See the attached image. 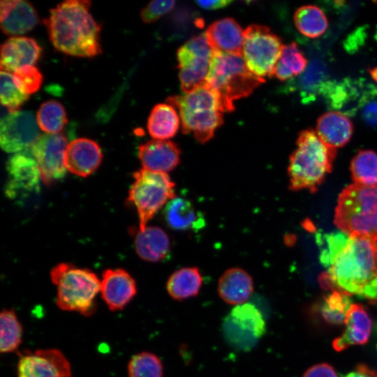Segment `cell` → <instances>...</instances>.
<instances>
[{
  "mask_svg": "<svg viewBox=\"0 0 377 377\" xmlns=\"http://www.w3.org/2000/svg\"><path fill=\"white\" fill-rule=\"evenodd\" d=\"M320 260L327 268L319 281L325 289L361 295L377 275V239L342 232L323 235Z\"/></svg>",
  "mask_w": 377,
  "mask_h": 377,
  "instance_id": "1",
  "label": "cell"
},
{
  "mask_svg": "<svg viewBox=\"0 0 377 377\" xmlns=\"http://www.w3.org/2000/svg\"><path fill=\"white\" fill-rule=\"evenodd\" d=\"M91 1L68 0L50 10L44 20L50 40L59 51L77 57L102 53L101 25L89 13Z\"/></svg>",
  "mask_w": 377,
  "mask_h": 377,
  "instance_id": "2",
  "label": "cell"
},
{
  "mask_svg": "<svg viewBox=\"0 0 377 377\" xmlns=\"http://www.w3.org/2000/svg\"><path fill=\"white\" fill-rule=\"evenodd\" d=\"M336 152V149L324 143L315 131L300 132L288 168L290 188L316 191L331 172Z\"/></svg>",
  "mask_w": 377,
  "mask_h": 377,
  "instance_id": "3",
  "label": "cell"
},
{
  "mask_svg": "<svg viewBox=\"0 0 377 377\" xmlns=\"http://www.w3.org/2000/svg\"><path fill=\"white\" fill-rule=\"evenodd\" d=\"M206 80L217 96L222 112L233 111L235 100L249 96L265 82L249 70L242 55L214 51Z\"/></svg>",
  "mask_w": 377,
  "mask_h": 377,
  "instance_id": "4",
  "label": "cell"
},
{
  "mask_svg": "<svg viewBox=\"0 0 377 377\" xmlns=\"http://www.w3.org/2000/svg\"><path fill=\"white\" fill-rule=\"evenodd\" d=\"M334 224L348 235L377 239V185L346 186L338 198Z\"/></svg>",
  "mask_w": 377,
  "mask_h": 377,
  "instance_id": "5",
  "label": "cell"
},
{
  "mask_svg": "<svg viewBox=\"0 0 377 377\" xmlns=\"http://www.w3.org/2000/svg\"><path fill=\"white\" fill-rule=\"evenodd\" d=\"M167 102L179 110L182 133H193L202 144L211 140L223 123L218 97L207 85L182 96H170Z\"/></svg>",
  "mask_w": 377,
  "mask_h": 377,
  "instance_id": "6",
  "label": "cell"
},
{
  "mask_svg": "<svg viewBox=\"0 0 377 377\" xmlns=\"http://www.w3.org/2000/svg\"><path fill=\"white\" fill-rule=\"evenodd\" d=\"M50 278L57 288L56 304L60 309L84 316L95 311V299L101 288V281L95 273L72 264L60 263L51 270Z\"/></svg>",
  "mask_w": 377,
  "mask_h": 377,
  "instance_id": "7",
  "label": "cell"
},
{
  "mask_svg": "<svg viewBox=\"0 0 377 377\" xmlns=\"http://www.w3.org/2000/svg\"><path fill=\"white\" fill-rule=\"evenodd\" d=\"M135 179L128 193V202L138 212L140 230L170 200L175 198V183L167 173L142 168L133 174Z\"/></svg>",
  "mask_w": 377,
  "mask_h": 377,
  "instance_id": "8",
  "label": "cell"
},
{
  "mask_svg": "<svg viewBox=\"0 0 377 377\" xmlns=\"http://www.w3.org/2000/svg\"><path fill=\"white\" fill-rule=\"evenodd\" d=\"M242 57L249 70L263 77H272L283 45L269 28L251 24L244 31Z\"/></svg>",
  "mask_w": 377,
  "mask_h": 377,
  "instance_id": "9",
  "label": "cell"
},
{
  "mask_svg": "<svg viewBox=\"0 0 377 377\" xmlns=\"http://www.w3.org/2000/svg\"><path fill=\"white\" fill-rule=\"evenodd\" d=\"M266 322L260 310L246 302L235 306L226 316L222 331L226 341L235 349L251 350L266 332Z\"/></svg>",
  "mask_w": 377,
  "mask_h": 377,
  "instance_id": "10",
  "label": "cell"
},
{
  "mask_svg": "<svg viewBox=\"0 0 377 377\" xmlns=\"http://www.w3.org/2000/svg\"><path fill=\"white\" fill-rule=\"evenodd\" d=\"M212 54L205 34L192 37L178 49L179 77L185 94L206 85Z\"/></svg>",
  "mask_w": 377,
  "mask_h": 377,
  "instance_id": "11",
  "label": "cell"
},
{
  "mask_svg": "<svg viewBox=\"0 0 377 377\" xmlns=\"http://www.w3.org/2000/svg\"><path fill=\"white\" fill-rule=\"evenodd\" d=\"M68 145V138L59 133L41 135L31 145V154L45 184H52L65 176L64 154Z\"/></svg>",
  "mask_w": 377,
  "mask_h": 377,
  "instance_id": "12",
  "label": "cell"
},
{
  "mask_svg": "<svg viewBox=\"0 0 377 377\" xmlns=\"http://www.w3.org/2000/svg\"><path fill=\"white\" fill-rule=\"evenodd\" d=\"M36 117L28 110L8 112L1 119L0 145L8 153L26 149L40 136Z\"/></svg>",
  "mask_w": 377,
  "mask_h": 377,
  "instance_id": "13",
  "label": "cell"
},
{
  "mask_svg": "<svg viewBox=\"0 0 377 377\" xmlns=\"http://www.w3.org/2000/svg\"><path fill=\"white\" fill-rule=\"evenodd\" d=\"M18 377H71V364L59 350L38 349L22 354L17 363Z\"/></svg>",
  "mask_w": 377,
  "mask_h": 377,
  "instance_id": "14",
  "label": "cell"
},
{
  "mask_svg": "<svg viewBox=\"0 0 377 377\" xmlns=\"http://www.w3.org/2000/svg\"><path fill=\"white\" fill-rule=\"evenodd\" d=\"M6 169L8 173L6 187L7 195L14 198L20 193L38 189L40 171L31 154L22 151L13 154L7 161Z\"/></svg>",
  "mask_w": 377,
  "mask_h": 377,
  "instance_id": "15",
  "label": "cell"
},
{
  "mask_svg": "<svg viewBox=\"0 0 377 377\" xmlns=\"http://www.w3.org/2000/svg\"><path fill=\"white\" fill-rule=\"evenodd\" d=\"M100 293L103 300L112 311L122 310L135 297L136 283L123 269H108L102 274Z\"/></svg>",
  "mask_w": 377,
  "mask_h": 377,
  "instance_id": "16",
  "label": "cell"
},
{
  "mask_svg": "<svg viewBox=\"0 0 377 377\" xmlns=\"http://www.w3.org/2000/svg\"><path fill=\"white\" fill-rule=\"evenodd\" d=\"M103 154L94 140L80 138L70 142L64 154L66 168L76 175L85 177L91 175L101 163Z\"/></svg>",
  "mask_w": 377,
  "mask_h": 377,
  "instance_id": "17",
  "label": "cell"
},
{
  "mask_svg": "<svg viewBox=\"0 0 377 377\" xmlns=\"http://www.w3.org/2000/svg\"><path fill=\"white\" fill-rule=\"evenodd\" d=\"M38 15L34 6L24 0H1L0 23L6 35L18 36L32 30L38 23Z\"/></svg>",
  "mask_w": 377,
  "mask_h": 377,
  "instance_id": "18",
  "label": "cell"
},
{
  "mask_svg": "<svg viewBox=\"0 0 377 377\" xmlns=\"http://www.w3.org/2000/svg\"><path fill=\"white\" fill-rule=\"evenodd\" d=\"M42 52L40 46L32 38L12 36L1 46V71L15 72L24 66H34Z\"/></svg>",
  "mask_w": 377,
  "mask_h": 377,
  "instance_id": "19",
  "label": "cell"
},
{
  "mask_svg": "<svg viewBox=\"0 0 377 377\" xmlns=\"http://www.w3.org/2000/svg\"><path fill=\"white\" fill-rule=\"evenodd\" d=\"M181 150L170 140H152L140 145L138 156L143 168L165 172L172 170L179 164Z\"/></svg>",
  "mask_w": 377,
  "mask_h": 377,
  "instance_id": "20",
  "label": "cell"
},
{
  "mask_svg": "<svg viewBox=\"0 0 377 377\" xmlns=\"http://www.w3.org/2000/svg\"><path fill=\"white\" fill-rule=\"evenodd\" d=\"M243 34L235 19L225 17L212 23L205 34L213 51L242 56Z\"/></svg>",
  "mask_w": 377,
  "mask_h": 377,
  "instance_id": "21",
  "label": "cell"
},
{
  "mask_svg": "<svg viewBox=\"0 0 377 377\" xmlns=\"http://www.w3.org/2000/svg\"><path fill=\"white\" fill-rule=\"evenodd\" d=\"M346 329L336 338L332 346L336 351H342L350 346L366 343L372 330V319L364 307L353 304L345 321Z\"/></svg>",
  "mask_w": 377,
  "mask_h": 377,
  "instance_id": "22",
  "label": "cell"
},
{
  "mask_svg": "<svg viewBox=\"0 0 377 377\" xmlns=\"http://www.w3.org/2000/svg\"><path fill=\"white\" fill-rule=\"evenodd\" d=\"M254 290L252 277L241 268L226 270L219 278L218 293L227 304L239 305L247 302Z\"/></svg>",
  "mask_w": 377,
  "mask_h": 377,
  "instance_id": "23",
  "label": "cell"
},
{
  "mask_svg": "<svg viewBox=\"0 0 377 377\" xmlns=\"http://www.w3.org/2000/svg\"><path fill=\"white\" fill-rule=\"evenodd\" d=\"M316 133L331 148L344 146L350 139L353 124L346 115L339 112H327L317 121Z\"/></svg>",
  "mask_w": 377,
  "mask_h": 377,
  "instance_id": "24",
  "label": "cell"
},
{
  "mask_svg": "<svg viewBox=\"0 0 377 377\" xmlns=\"http://www.w3.org/2000/svg\"><path fill=\"white\" fill-rule=\"evenodd\" d=\"M134 245L138 255L148 262L161 261L170 251L168 235L156 226H147L143 230H139L135 235Z\"/></svg>",
  "mask_w": 377,
  "mask_h": 377,
  "instance_id": "25",
  "label": "cell"
},
{
  "mask_svg": "<svg viewBox=\"0 0 377 377\" xmlns=\"http://www.w3.org/2000/svg\"><path fill=\"white\" fill-rule=\"evenodd\" d=\"M163 214L168 226L175 230L200 229L205 224L201 212L185 198L175 197L170 200L166 204Z\"/></svg>",
  "mask_w": 377,
  "mask_h": 377,
  "instance_id": "26",
  "label": "cell"
},
{
  "mask_svg": "<svg viewBox=\"0 0 377 377\" xmlns=\"http://www.w3.org/2000/svg\"><path fill=\"white\" fill-rule=\"evenodd\" d=\"M179 126V117L174 107L160 103L151 110L147 121V129L154 140H167L172 138Z\"/></svg>",
  "mask_w": 377,
  "mask_h": 377,
  "instance_id": "27",
  "label": "cell"
},
{
  "mask_svg": "<svg viewBox=\"0 0 377 377\" xmlns=\"http://www.w3.org/2000/svg\"><path fill=\"white\" fill-rule=\"evenodd\" d=\"M202 284V278L197 267H183L172 273L166 287L172 298L183 300L196 296Z\"/></svg>",
  "mask_w": 377,
  "mask_h": 377,
  "instance_id": "28",
  "label": "cell"
},
{
  "mask_svg": "<svg viewBox=\"0 0 377 377\" xmlns=\"http://www.w3.org/2000/svg\"><path fill=\"white\" fill-rule=\"evenodd\" d=\"M350 295L337 290L324 297L316 308L323 320L330 325H339L345 323L352 306Z\"/></svg>",
  "mask_w": 377,
  "mask_h": 377,
  "instance_id": "29",
  "label": "cell"
},
{
  "mask_svg": "<svg viewBox=\"0 0 377 377\" xmlns=\"http://www.w3.org/2000/svg\"><path fill=\"white\" fill-rule=\"evenodd\" d=\"M294 22L301 34L311 38L323 35L328 27L327 19L323 10L313 5L297 8L294 14Z\"/></svg>",
  "mask_w": 377,
  "mask_h": 377,
  "instance_id": "30",
  "label": "cell"
},
{
  "mask_svg": "<svg viewBox=\"0 0 377 377\" xmlns=\"http://www.w3.org/2000/svg\"><path fill=\"white\" fill-rule=\"evenodd\" d=\"M307 60L295 43L283 45L272 77L285 81L302 73Z\"/></svg>",
  "mask_w": 377,
  "mask_h": 377,
  "instance_id": "31",
  "label": "cell"
},
{
  "mask_svg": "<svg viewBox=\"0 0 377 377\" xmlns=\"http://www.w3.org/2000/svg\"><path fill=\"white\" fill-rule=\"evenodd\" d=\"M352 179L355 184L377 185V154L371 150H361L350 163Z\"/></svg>",
  "mask_w": 377,
  "mask_h": 377,
  "instance_id": "32",
  "label": "cell"
},
{
  "mask_svg": "<svg viewBox=\"0 0 377 377\" xmlns=\"http://www.w3.org/2000/svg\"><path fill=\"white\" fill-rule=\"evenodd\" d=\"M0 351L9 353L17 350L22 342V327L13 309H3L0 313Z\"/></svg>",
  "mask_w": 377,
  "mask_h": 377,
  "instance_id": "33",
  "label": "cell"
},
{
  "mask_svg": "<svg viewBox=\"0 0 377 377\" xmlns=\"http://www.w3.org/2000/svg\"><path fill=\"white\" fill-rule=\"evenodd\" d=\"M36 121L43 131L49 134L59 133L67 123L66 113L60 103L47 101L38 108Z\"/></svg>",
  "mask_w": 377,
  "mask_h": 377,
  "instance_id": "34",
  "label": "cell"
},
{
  "mask_svg": "<svg viewBox=\"0 0 377 377\" xmlns=\"http://www.w3.org/2000/svg\"><path fill=\"white\" fill-rule=\"evenodd\" d=\"M128 375V377H163V364L155 354L141 352L129 360Z\"/></svg>",
  "mask_w": 377,
  "mask_h": 377,
  "instance_id": "35",
  "label": "cell"
},
{
  "mask_svg": "<svg viewBox=\"0 0 377 377\" xmlns=\"http://www.w3.org/2000/svg\"><path fill=\"white\" fill-rule=\"evenodd\" d=\"M1 103L9 112L19 110L20 107L29 98L16 86L13 81V75L10 73L1 71Z\"/></svg>",
  "mask_w": 377,
  "mask_h": 377,
  "instance_id": "36",
  "label": "cell"
},
{
  "mask_svg": "<svg viewBox=\"0 0 377 377\" xmlns=\"http://www.w3.org/2000/svg\"><path fill=\"white\" fill-rule=\"evenodd\" d=\"M13 81L23 93L30 95L37 91L43 81V76L34 66H24L13 74Z\"/></svg>",
  "mask_w": 377,
  "mask_h": 377,
  "instance_id": "37",
  "label": "cell"
},
{
  "mask_svg": "<svg viewBox=\"0 0 377 377\" xmlns=\"http://www.w3.org/2000/svg\"><path fill=\"white\" fill-rule=\"evenodd\" d=\"M176 1H152L145 6L140 11V17L145 23H151L170 12L175 6Z\"/></svg>",
  "mask_w": 377,
  "mask_h": 377,
  "instance_id": "38",
  "label": "cell"
},
{
  "mask_svg": "<svg viewBox=\"0 0 377 377\" xmlns=\"http://www.w3.org/2000/svg\"><path fill=\"white\" fill-rule=\"evenodd\" d=\"M361 103L364 121L371 126H377V92L364 95Z\"/></svg>",
  "mask_w": 377,
  "mask_h": 377,
  "instance_id": "39",
  "label": "cell"
},
{
  "mask_svg": "<svg viewBox=\"0 0 377 377\" xmlns=\"http://www.w3.org/2000/svg\"><path fill=\"white\" fill-rule=\"evenodd\" d=\"M302 377H338L334 368L328 364L321 363L312 366Z\"/></svg>",
  "mask_w": 377,
  "mask_h": 377,
  "instance_id": "40",
  "label": "cell"
},
{
  "mask_svg": "<svg viewBox=\"0 0 377 377\" xmlns=\"http://www.w3.org/2000/svg\"><path fill=\"white\" fill-rule=\"evenodd\" d=\"M232 0L196 1L195 3L206 10H216L225 8L232 3Z\"/></svg>",
  "mask_w": 377,
  "mask_h": 377,
  "instance_id": "41",
  "label": "cell"
},
{
  "mask_svg": "<svg viewBox=\"0 0 377 377\" xmlns=\"http://www.w3.org/2000/svg\"><path fill=\"white\" fill-rule=\"evenodd\" d=\"M377 374L365 364H359L356 369L341 377H376Z\"/></svg>",
  "mask_w": 377,
  "mask_h": 377,
  "instance_id": "42",
  "label": "cell"
},
{
  "mask_svg": "<svg viewBox=\"0 0 377 377\" xmlns=\"http://www.w3.org/2000/svg\"><path fill=\"white\" fill-rule=\"evenodd\" d=\"M360 296L370 301L377 300V275L364 287Z\"/></svg>",
  "mask_w": 377,
  "mask_h": 377,
  "instance_id": "43",
  "label": "cell"
},
{
  "mask_svg": "<svg viewBox=\"0 0 377 377\" xmlns=\"http://www.w3.org/2000/svg\"><path fill=\"white\" fill-rule=\"evenodd\" d=\"M376 377H377V375H376Z\"/></svg>",
  "mask_w": 377,
  "mask_h": 377,
  "instance_id": "44",
  "label": "cell"
}]
</instances>
